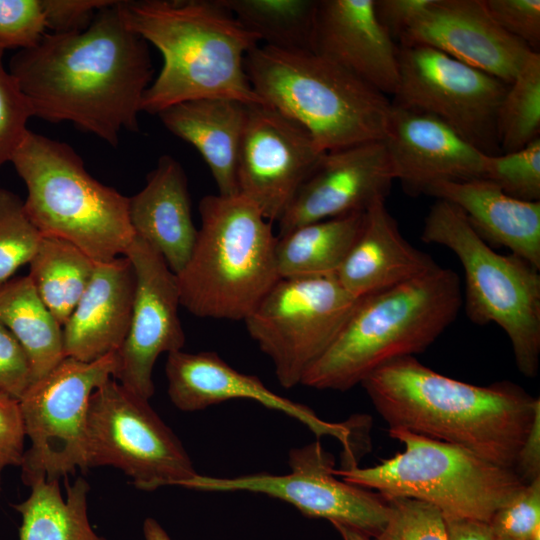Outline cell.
<instances>
[{
	"label": "cell",
	"instance_id": "obj_1",
	"mask_svg": "<svg viewBox=\"0 0 540 540\" xmlns=\"http://www.w3.org/2000/svg\"><path fill=\"white\" fill-rule=\"evenodd\" d=\"M118 4L99 9L82 31L47 32L9 63L33 117L69 121L113 147L123 130L139 131L154 73L148 43L125 24Z\"/></svg>",
	"mask_w": 540,
	"mask_h": 540
},
{
	"label": "cell",
	"instance_id": "obj_2",
	"mask_svg": "<svg viewBox=\"0 0 540 540\" xmlns=\"http://www.w3.org/2000/svg\"><path fill=\"white\" fill-rule=\"evenodd\" d=\"M389 429L464 448L514 469L540 400L520 386H477L444 376L405 356L386 363L361 383Z\"/></svg>",
	"mask_w": 540,
	"mask_h": 540
},
{
	"label": "cell",
	"instance_id": "obj_3",
	"mask_svg": "<svg viewBox=\"0 0 540 540\" xmlns=\"http://www.w3.org/2000/svg\"><path fill=\"white\" fill-rule=\"evenodd\" d=\"M118 6L125 24L163 57L141 111L157 115L177 103L210 97L264 103L244 65L260 41L219 0L119 1Z\"/></svg>",
	"mask_w": 540,
	"mask_h": 540
},
{
	"label": "cell",
	"instance_id": "obj_4",
	"mask_svg": "<svg viewBox=\"0 0 540 540\" xmlns=\"http://www.w3.org/2000/svg\"><path fill=\"white\" fill-rule=\"evenodd\" d=\"M461 306L458 274L439 265L359 298L301 384L347 391L386 363L425 351L454 322Z\"/></svg>",
	"mask_w": 540,
	"mask_h": 540
},
{
	"label": "cell",
	"instance_id": "obj_5",
	"mask_svg": "<svg viewBox=\"0 0 540 540\" xmlns=\"http://www.w3.org/2000/svg\"><path fill=\"white\" fill-rule=\"evenodd\" d=\"M192 252L176 274L180 304L200 318L244 320L279 279L271 222L240 194L206 195Z\"/></svg>",
	"mask_w": 540,
	"mask_h": 540
},
{
	"label": "cell",
	"instance_id": "obj_6",
	"mask_svg": "<svg viewBox=\"0 0 540 540\" xmlns=\"http://www.w3.org/2000/svg\"><path fill=\"white\" fill-rule=\"evenodd\" d=\"M244 65L258 97L304 127L322 151L383 140L392 101L327 59L260 44Z\"/></svg>",
	"mask_w": 540,
	"mask_h": 540
},
{
	"label": "cell",
	"instance_id": "obj_7",
	"mask_svg": "<svg viewBox=\"0 0 540 540\" xmlns=\"http://www.w3.org/2000/svg\"><path fill=\"white\" fill-rule=\"evenodd\" d=\"M10 162L25 183V212L42 235L64 239L95 262L124 255L135 233L129 197L92 177L67 143L28 130Z\"/></svg>",
	"mask_w": 540,
	"mask_h": 540
},
{
	"label": "cell",
	"instance_id": "obj_8",
	"mask_svg": "<svg viewBox=\"0 0 540 540\" xmlns=\"http://www.w3.org/2000/svg\"><path fill=\"white\" fill-rule=\"evenodd\" d=\"M421 240L451 250L464 272L462 305L477 325L495 323L508 336L518 370L537 376L540 357V274L518 255L497 253L454 204L437 199Z\"/></svg>",
	"mask_w": 540,
	"mask_h": 540
},
{
	"label": "cell",
	"instance_id": "obj_9",
	"mask_svg": "<svg viewBox=\"0 0 540 540\" xmlns=\"http://www.w3.org/2000/svg\"><path fill=\"white\" fill-rule=\"evenodd\" d=\"M389 435L403 443V452L372 467L351 464L333 473L385 499H415L435 506L444 517L484 522L525 485L513 469L459 446L400 428L389 429Z\"/></svg>",
	"mask_w": 540,
	"mask_h": 540
},
{
	"label": "cell",
	"instance_id": "obj_10",
	"mask_svg": "<svg viewBox=\"0 0 540 540\" xmlns=\"http://www.w3.org/2000/svg\"><path fill=\"white\" fill-rule=\"evenodd\" d=\"M117 352L92 362L65 357L19 399L25 435L21 478L31 486L86 471V423L93 392L114 378Z\"/></svg>",
	"mask_w": 540,
	"mask_h": 540
},
{
	"label": "cell",
	"instance_id": "obj_11",
	"mask_svg": "<svg viewBox=\"0 0 540 540\" xmlns=\"http://www.w3.org/2000/svg\"><path fill=\"white\" fill-rule=\"evenodd\" d=\"M148 401L114 378L93 392L86 423L87 468H118L140 490L180 487L197 472L178 437Z\"/></svg>",
	"mask_w": 540,
	"mask_h": 540
},
{
	"label": "cell",
	"instance_id": "obj_12",
	"mask_svg": "<svg viewBox=\"0 0 540 540\" xmlns=\"http://www.w3.org/2000/svg\"><path fill=\"white\" fill-rule=\"evenodd\" d=\"M358 300L334 275L279 278L243 321L271 359L280 385L292 388L330 346Z\"/></svg>",
	"mask_w": 540,
	"mask_h": 540
},
{
	"label": "cell",
	"instance_id": "obj_13",
	"mask_svg": "<svg viewBox=\"0 0 540 540\" xmlns=\"http://www.w3.org/2000/svg\"><path fill=\"white\" fill-rule=\"evenodd\" d=\"M393 103L431 114L486 155L501 154L497 113L509 84L424 45L398 46Z\"/></svg>",
	"mask_w": 540,
	"mask_h": 540
},
{
	"label": "cell",
	"instance_id": "obj_14",
	"mask_svg": "<svg viewBox=\"0 0 540 540\" xmlns=\"http://www.w3.org/2000/svg\"><path fill=\"white\" fill-rule=\"evenodd\" d=\"M332 454L315 441L289 453L291 471L284 475L254 473L233 478L196 474L181 487L207 492L245 491L285 501L312 518L349 525L376 537L390 514L387 500L345 482L334 471Z\"/></svg>",
	"mask_w": 540,
	"mask_h": 540
},
{
	"label": "cell",
	"instance_id": "obj_15",
	"mask_svg": "<svg viewBox=\"0 0 540 540\" xmlns=\"http://www.w3.org/2000/svg\"><path fill=\"white\" fill-rule=\"evenodd\" d=\"M323 153L296 121L267 104L248 105L237 162L239 194L265 219L278 222Z\"/></svg>",
	"mask_w": 540,
	"mask_h": 540
},
{
	"label": "cell",
	"instance_id": "obj_16",
	"mask_svg": "<svg viewBox=\"0 0 540 540\" xmlns=\"http://www.w3.org/2000/svg\"><path fill=\"white\" fill-rule=\"evenodd\" d=\"M136 278L129 330L117 351L114 379L137 396L154 394L152 372L162 353L182 350L185 334L179 318L176 274L148 243L135 236L125 254Z\"/></svg>",
	"mask_w": 540,
	"mask_h": 540
},
{
	"label": "cell",
	"instance_id": "obj_17",
	"mask_svg": "<svg viewBox=\"0 0 540 540\" xmlns=\"http://www.w3.org/2000/svg\"><path fill=\"white\" fill-rule=\"evenodd\" d=\"M382 140L326 151L278 221L279 234L316 221L365 211L386 199L394 181Z\"/></svg>",
	"mask_w": 540,
	"mask_h": 540
},
{
	"label": "cell",
	"instance_id": "obj_18",
	"mask_svg": "<svg viewBox=\"0 0 540 540\" xmlns=\"http://www.w3.org/2000/svg\"><path fill=\"white\" fill-rule=\"evenodd\" d=\"M399 43L432 47L508 84L533 51L493 20L483 0H430Z\"/></svg>",
	"mask_w": 540,
	"mask_h": 540
},
{
	"label": "cell",
	"instance_id": "obj_19",
	"mask_svg": "<svg viewBox=\"0 0 540 540\" xmlns=\"http://www.w3.org/2000/svg\"><path fill=\"white\" fill-rule=\"evenodd\" d=\"M395 180L424 194L433 183L484 178L485 155L441 119L392 102L385 136Z\"/></svg>",
	"mask_w": 540,
	"mask_h": 540
},
{
	"label": "cell",
	"instance_id": "obj_20",
	"mask_svg": "<svg viewBox=\"0 0 540 540\" xmlns=\"http://www.w3.org/2000/svg\"><path fill=\"white\" fill-rule=\"evenodd\" d=\"M165 373L169 398L182 411L202 410L232 399L256 401L298 420L317 437H335L348 457H353V431L347 424L322 420L309 407L271 391L257 376L235 370L215 352L169 353Z\"/></svg>",
	"mask_w": 540,
	"mask_h": 540
},
{
	"label": "cell",
	"instance_id": "obj_21",
	"mask_svg": "<svg viewBox=\"0 0 540 540\" xmlns=\"http://www.w3.org/2000/svg\"><path fill=\"white\" fill-rule=\"evenodd\" d=\"M312 52L384 95H395L398 46L379 23L374 0H318Z\"/></svg>",
	"mask_w": 540,
	"mask_h": 540
},
{
	"label": "cell",
	"instance_id": "obj_22",
	"mask_svg": "<svg viewBox=\"0 0 540 540\" xmlns=\"http://www.w3.org/2000/svg\"><path fill=\"white\" fill-rule=\"evenodd\" d=\"M135 286V272L125 255L95 263L86 290L62 328L65 357L92 362L120 349L129 330Z\"/></svg>",
	"mask_w": 540,
	"mask_h": 540
},
{
	"label": "cell",
	"instance_id": "obj_23",
	"mask_svg": "<svg viewBox=\"0 0 540 540\" xmlns=\"http://www.w3.org/2000/svg\"><path fill=\"white\" fill-rule=\"evenodd\" d=\"M437 265L403 237L385 199H378L365 210L362 230L335 277L359 299L409 281Z\"/></svg>",
	"mask_w": 540,
	"mask_h": 540
},
{
	"label": "cell",
	"instance_id": "obj_24",
	"mask_svg": "<svg viewBox=\"0 0 540 540\" xmlns=\"http://www.w3.org/2000/svg\"><path fill=\"white\" fill-rule=\"evenodd\" d=\"M424 194L456 205L491 247H505L540 270V201L506 195L486 178L442 181Z\"/></svg>",
	"mask_w": 540,
	"mask_h": 540
},
{
	"label": "cell",
	"instance_id": "obj_25",
	"mask_svg": "<svg viewBox=\"0 0 540 540\" xmlns=\"http://www.w3.org/2000/svg\"><path fill=\"white\" fill-rule=\"evenodd\" d=\"M128 213L135 236L154 248L178 274L192 252L198 229L193 223L187 177L176 159L169 155L159 158L144 188L129 197Z\"/></svg>",
	"mask_w": 540,
	"mask_h": 540
},
{
	"label": "cell",
	"instance_id": "obj_26",
	"mask_svg": "<svg viewBox=\"0 0 540 540\" xmlns=\"http://www.w3.org/2000/svg\"><path fill=\"white\" fill-rule=\"evenodd\" d=\"M248 104L210 97L172 105L157 114L172 134L191 144L208 165L218 194H239L237 162Z\"/></svg>",
	"mask_w": 540,
	"mask_h": 540
},
{
	"label": "cell",
	"instance_id": "obj_27",
	"mask_svg": "<svg viewBox=\"0 0 540 540\" xmlns=\"http://www.w3.org/2000/svg\"><path fill=\"white\" fill-rule=\"evenodd\" d=\"M365 211L320 220L277 235L279 278L335 276L356 242Z\"/></svg>",
	"mask_w": 540,
	"mask_h": 540
},
{
	"label": "cell",
	"instance_id": "obj_28",
	"mask_svg": "<svg viewBox=\"0 0 540 540\" xmlns=\"http://www.w3.org/2000/svg\"><path fill=\"white\" fill-rule=\"evenodd\" d=\"M0 324L12 333L28 356L33 382L65 358L63 329L28 275L0 284Z\"/></svg>",
	"mask_w": 540,
	"mask_h": 540
},
{
	"label": "cell",
	"instance_id": "obj_29",
	"mask_svg": "<svg viewBox=\"0 0 540 540\" xmlns=\"http://www.w3.org/2000/svg\"><path fill=\"white\" fill-rule=\"evenodd\" d=\"M65 486L64 498L59 480L37 481L26 500L12 505L22 518L19 540H106L89 521L88 482L79 477Z\"/></svg>",
	"mask_w": 540,
	"mask_h": 540
},
{
	"label": "cell",
	"instance_id": "obj_30",
	"mask_svg": "<svg viewBox=\"0 0 540 540\" xmlns=\"http://www.w3.org/2000/svg\"><path fill=\"white\" fill-rule=\"evenodd\" d=\"M95 261L74 244L42 235L29 262V277L43 303L63 328L86 290Z\"/></svg>",
	"mask_w": 540,
	"mask_h": 540
},
{
	"label": "cell",
	"instance_id": "obj_31",
	"mask_svg": "<svg viewBox=\"0 0 540 540\" xmlns=\"http://www.w3.org/2000/svg\"><path fill=\"white\" fill-rule=\"evenodd\" d=\"M318 0H219L263 45L311 51Z\"/></svg>",
	"mask_w": 540,
	"mask_h": 540
},
{
	"label": "cell",
	"instance_id": "obj_32",
	"mask_svg": "<svg viewBox=\"0 0 540 540\" xmlns=\"http://www.w3.org/2000/svg\"><path fill=\"white\" fill-rule=\"evenodd\" d=\"M501 153L523 149L540 134V53L532 51L509 84L497 113Z\"/></svg>",
	"mask_w": 540,
	"mask_h": 540
},
{
	"label": "cell",
	"instance_id": "obj_33",
	"mask_svg": "<svg viewBox=\"0 0 540 540\" xmlns=\"http://www.w3.org/2000/svg\"><path fill=\"white\" fill-rule=\"evenodd\" d=\"M42 234L28 218L24 201L0 188V284L36 253Z\"/></svg>",
	"mask_w": 540,
	"mask_h": 540
},
{
	"label": "cell",
	"instance_id": "obj_34",
	"mask_svg": "<svg viewBox=\"0 0 540 540\" xmlns=\"http://www.w3.org/2000/svg\"><path fill=\"white\" fill-rule=\"evenodd\" d=\"M484 178L512 198L540 201V138L514 152L485 155Z\"/></svg>",
	"mask_w": 540,
	"mask_h": 540
},
{
	"label": "cell",
	"instance_id": "obj_35",
	"mask_svg": "<svg viewBox=\"0 0 540 540\" xmlns=\"http://www.w3.org/2000/svg\"><path fill=\"white\" fill-rule=\"evenodd\" d=\"M387 523L374 540H448L445 519L435 506L410 498H388Z\"/></svg>",
	"mask_w": 540,
	"mask_h": 540
},
{
	"label": "cell",
	"instance_id": "obj_36",
	"mask_svg": "<svg viewBox=\"0 0 540 540\" xmlns=\"http://www.w3.org/2000/svg\"><path fill=\"white\" fill-rule=\"evenodd\" d=\"M488 523L495 538L540 540V478L519 489Z\"/></svg>",
	"mask_w": 540,
	"mask_h": 540
},
{
	"label": "cell",
	"instance_id": "obj_37",
	"mask_svg": "<svg viewBox=\"0 0 540 540\" xmlns=\"http://www.w3.org/2000/svg\"><path fill=\"white\" fill-rule=\"evenodd\" d=\"M4 52L0 46V167L10 162L29 130L28 120L33 117L29 101L17 80L4 67Z\"/></svg>",
	"mask_w": 540,
	"mask_h": 540
},
{
	"label": "cell",
	"instance_id": "obj_38",
	"mask_svg": "<svg viewBox=\"0 0 540 540\" xmlns=\"http://www.w3.org/2000/svg\"><path fill=\"white\" fill-rule=\"evenodd\" d=\"M42 0H0V46L28 49L47 33Z\"/></svg>",
	"mask_w": 540,
	"mask_h": 540
},
{
	"label": "cell",
	"instance_id": "obj_39",
	"mask_svg": "<svg viewBox=\"0 0 540 540\" xmlns=\"http://www.w3.org/2000/svg\"><path fill=\"white\" fill-rule=\"evenodd\" d=\"M493 20L508 34L536 51L540 44L539 0H483Z\"/></svg>",
	"mask_w": 540,
	"mask_h": 540
},
{
	"label": "cell",
	"instance_id": "obj_40",
	"mask_svg": "<svg viewBox=\"0 0 540 540\" xmlns=\"http://www.w3.org/2000/svg\"><path fill=\"white\" fill-rule=\"evenodd\" d=\"M32 383L28 356L12 333L0 324V393L19 400Z\"/></svg>",
	"mask_w": 540,
	"mask_h": 540
},
{
	"label": "cell",
	"instance_id": "obj_41",
	"mask_svg": "<svg viewBox=\"0 0 540 540\" xmlns=\"http://www.w3.org/2000/svg\"><path fill=\"white\" fill-rule=\"evenodd\" d=\"M112 0H42L47 31L71 33L82 31L96 12Z\"/></svg>",
	"mask_w": 540,
	"mask_h": 540
},
{
	"label": "cell",
	"instance_id": "obj_42",
	"mask_svg": "<svg viewBox=\"0 0 540 540\" xmlns=\"http://www.w3.org/2000/svg\"><path fill=\"white\" fill-rule=\"evenodd\" d=\"M25 437L19 400L0 393V490L2 471L22 464Z\"/></svg>",
	"mask_w": 540,
	"mask_h": 540
},
{
	"label": "cell",
	"instance_id": "obj_43",
	"mask_svg": "<svg viewBox=\"0 0 540 540\" xmlns=\"http://www.w3.org/2000/svg\"><path fill=\"white\" fill-rule=\"evenodd\" d=\"M430 0H374L375 15L393 40L402 34L429 4Z\"/></svg>",
	"mask_w": 540,
	"mask_h": 540
},
{
	"label": "cell",
	"instance_id": "obj_44",
	"mask_svg": "<svg viewBox=\"0 0 540 540\" xmlns=\"http://www.w3.org/2000/svg\"><path fill=\"white\" fill-rule=\"evenodd\" d=\"M513 470L525 484L540 478V411L535 415Z\"/></svg>",
	"mask_w": 540,
	"mask_h": 540
},
{
	"label": "cell",
	"instance_id": "obj_45",
	"mask_svg": "<svg viewBox=\"0 0 540 540\" xmlns=\"http://www.w3.org/2000/svg\"><path fill=\"white\" fill-rule=\"evenodd\" d=\"M448 540H495L488 522L458 517H444Z\"/></svg>",
	"mask_w": 540,
	"mask_h": 540
},
{
	"label": "cell",
	"instance_id": "obj_46",
	"mask_svg": "<svg viewBox=\"0 0 540 540\" xmlns=\"http://www.w3.org/2000/svg\"><path fill=\"white\" fill-rule=\"evenodd\" d=\"M143 535L145 540H172L160 523L150 517L143 522Z\"/></svg>",
	"mask_w": 540,
	"mask_h": 540
},
{
	"label": "cell",
	"instance_id": "obj_47",
	"mask_svg": "<svg viewBox=\"0 0 540 540\" xmlns=\"http://www.w3.org/2000/svg\"><path fill=\"white\" fill-rule=\"evenodd\" d=\"M333 527L338 531L343 540H372L363 532L343 523L332 522Z\"/></svg>",
	"mask_w": 540,
	"mask_h": 540
},
{
	"label": "cell",
	"instance_id": "obj_48",
	"mask_svg": "<svg viewBox=\"0 0 540 540\" xmlns=\"http://www.w3.org/2000/svg\"><path fill=\"white\" fill-rule=\"evenodd\" d=\"M495 540H508V539H500V538H495Z\"/></svg>",
	"mask_w": 540,
	"mask_h": 540
}]
</instances>
